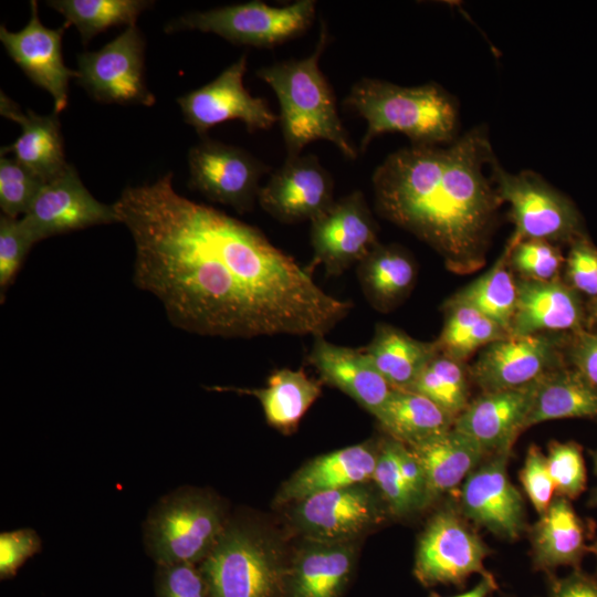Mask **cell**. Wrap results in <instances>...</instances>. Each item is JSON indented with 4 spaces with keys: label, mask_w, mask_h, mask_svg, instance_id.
<instances>
[{
    "label": "cell",
    "mask_w": 597,
    "mask_h": 597,
    "mask_svg": "<svg viewBox=\"0 0 597 597\" xmlns=\"http://www.w3.org/2000/svg\"><path fill=\"white\" fill-rule=\"evenodd\" d=\"M174 174L114 203L135 245L134 283L170 323L224 338L325 336L353 308L258 228L176 192Z\"/></svg>",
    "instance_id": "6da1fadb"
},
{
    "label": "cell",
    "mask_w": 597,
    "mask_h": 597,
    "mask_svg": "<svg viewBox=\"0 0 597 597\" xmlns=\"http://www.w3.org/2000/svg\"><path fill=\"white\" fill-rule=\"evenodd\" d=\"M496 161L484 126L449 145L398 149L373 174L376 211L433 248L450 271L471 273L485 262L502 205Z\"/></svg>",
    "instance_id": "7a4b0ae2"
},
{
    "label": "cell",
    "mask_w": 597,
    "mask_h": 597,
    "mask_svg": "<svg viewBox=\"0 0 597 597\" xmlns=\"http://www.w3.org/2000/svg\"><path fill=\"white\" fill-rule=\"evenodd\" d=\"M328 41L326 23L322 22L318 41L310 55L256 71V76L273 90L279 101V123L287 157L301 155L315 140L332 143L348 159L358 156L338 115L334 91L320 69V57Z\"/></svg>",
    "instance_id": "3957f363"
},
{
    "label": "cell",
    "mask_w": 597,
    "mask_h": 597,
    "mask_svg": "<svg viewBox=\"0 0 597 597\" xmlns=\"http://www.w3.org/2000/svg\"><path fill=\"white\" fill-rule=\"evenodd\" d=\"M344 106L367 124L360 153L385 133L404 134L412 146H444L458 138L457 101L437 83L408 87L363 77L350 87Z\"/></svg>",
    "instance_id": "277c9868"
},
{
    "label": "cell",
    "mask_w": 597,
    "mask_h": 597,
    "mask_svg": "<svg viewBox=\"0 0 597 597\" xmlns=\"http://www.w3.org/2000/svg\"><path fill=\"white\" fill-rule=\"evenodd\" d=\"M229 515L224 502L208 490L178 488L149 510L143 537L148 556L158 565H199L210 553Z\"/></svg>",
    "instance_id": "5b68a950"
},
{
    "label": "cell",
    "mask_w": 597,
    "mask_h": 597,
    "mask_svg": "<svg viewBox=\"0 0 597 597\" xmlns=\"http://www.w3.org/2000/svg\"><path fill=\"white\" fill-rule=\"evenodd\" d=\"M198 567L208 597H277L283 582L277 547L243 517L229 519Z\"/></svg>",
    "instance_id": "8992f818"
},
{
    "label": "cell",
    "mask_w": 597,
    "mask_h": 597,
    "mask_svg": "<svg viewBox=\"0 0 597 597\" xmlns=\"http://www.w3.org/2000/svg\"><path fill=\"white\" fill-rule=\"evenodd\" d=\"M315 12L314 0H298L283 7L250 1L186 13L169 22L165 31L198 30L234 44L273 48L307 31Z\"/></svg>",
    "instance_id": "52a82bcc"
},
{
    "label": "cell",
    "mask_w": 597,
    "mask_h": 597,
    "mask_svg": "<svg viewBox=\"0 0 597 597\" xmlns=\"http://www.w3.org/2000/svg\"><path fill=\"white\" fill-rule=\"evenodd\" d=\"M492 177L501 202L510 207L515 226L510 239L513 243L525 239L572 243L584 235L575 205L538 174L532 170L511 174L496 161Z\"/></svg>",
    "instance_id": "ba28073f"
},
{
    "label": "cell",
    "mask_w": 597,
    "mask_h": 597,
    "mask_svg": "<svg viewBox=\"0 0 597 597\" xmlns=\"http://www.w3.org/2000/svg\"><path fill=\"white\" fill-rule=\"evenodd\" d=\"M145 40L140 30L127 29L103 48L77 55V83L101 103L151 106L156 97L144 76Z\"/></svg>",
    "instance_id": "9c48e42d"
},
{
    "label": "cell",
    "mask_w": 597,
    "mask_h": 597,
    "mask_svg": "<svg viewBox=\"0 0 597 597\" xmlns=\"http://www.w3.org/2000/svg\"><path fill=\"white\" fill-rule=\"evenodd\" d=\"M189 187L239 213L254 208L270 167L243 148L202 138L188 154Z\"/></svg>",
    "instance_id": "30bf717a"
},
{
    "label": "cell",
    "mask_w": 597,
    "mask_h": 597,
    "mask_svg": "<svg viewBox=\"0 0 597 597\" xmlns=\"http://www.w3.org/2000/svg\"><path fill=\"white\" fill-rule=\"evenodd\" d=\"M313 259L308 265H322L336 276L363 261L378 242V226L362 191L355 190L311 221Z\"/></svg>",
    "instance_id": "8fae6325"
},
{
    "label": "cell",
    "mask_w": 597,
    "mask_h": 597,
    "mask_svg": "<svg viewBox=\"0 0 597 597\" xmlns=\"http://www.w3.org/2000/svg\"><path fill=\"white\" fill-rule=\"evenodd\" d=\"M245 72L243 54L213 81L178 97L185 122L202 138L213 126L228 121L242 122L250 133L268 130L279 121L265 98L252 96L244 87Z\"/></svg>",
    "instance_id": "7c38bea8"
},
{
    "label": "cell",
    "mask_w": 597,
    "mask_h": 597,
    "mask_svg": "<svg viewBox=\"0 0 597 597\" xmlns=\"http://www.w3.org/2000/svg\"><path fill=\"white\" fill-rule=\"evenodd\" d=\"M488 548L481 538L450 510L434 514L419 537L415 575L426 586L463 585L469 576L489 575Z\"/></svg>",
    "instance_id": "4fadbf2b"
},
{
    "label": "cell",
    "mask_w": 597,
    "mask_h": 597,
    "mask_svg": "<svg viewBox=\"0 0 597 597\" xmlns=\"http://www.w3.org/2000/svg\"><path fill=\"white\" fill-rule=\"evenodd\" d=\"M20 219L35 243L53 235L119 222L114 203L95 199L72 165L43 184Z\"/></svg>",
    "instance_id": "5bb4252c"
},
{
    "label": "cell",
    "mask_w": 597,
    "mask_h": 597,
    "mask_svg": "<svg viewBox=\"0 0 597 597\" xmlns=\"http://www.w3.org/2000/svg\"><path fill=\"white\" fill-rule=\"evenodd\" d=\"M355 484L311 495L293 510V522L306 540L315 543H352L383 520L376 495Z\"/></svg>",
    "instance_id": "9a60e30c"
},
{
    "label": "cell",
    "mask_w": 597,
    "mask_h": 597,
    "mask_svg": "<svg viewBox=\"0 0 597 597\" xmlns=\"http://www.w3.org/2000/svg\"><path fill=\"white\" fill-rule=\"evenodd\" d=\"M334 201L332 175L313 154L286 157L258 197L261 208L283 223L311 222Z\"/></svg>",
    "instance_id": "2e32d148"
},
{
    "label": "cell",
    "mask_w": 597,
    "mask_h": 597,
    "mask_svg": "<svg viewBox=\"0 0 597 597\" xmlns=\"http://www.w3.org/2000/svg\"><path fill=\"white\" fill-rule=\"evenodd\" d=\"M558 367V338L547 334H507L483 348L471 375L485 392L527 386Z\"/></svg>",
    "instance_id": "e0dca14e"
},
{
    "label": "cell",
    "mask_w": 597,
    "mask_h": 597,
    "mask_svg": "<svg viewBox=\"0 0 597 597\" xmlns=\"http://www.w3.org/2000/svg\"><path fill=\"white\" fill-rule=\"evenodd\" d=\"M31 15L27 25L18 32L0 27V41L9 56L24 74L53 97V113L59 114L69 103V83L77 78V71L69 69L63 61L62 36L67 27L59 29L43 25L38 2H30Z\"/></svg>",
    "instance_id": "ac0fdd59"
},
{
    "label": "cell",
    "mask_w": 597,
    "mask_h": 597,
    "mask_svg": "<svg viewBox=\"0 0 597 597\" xmlns=\"http://www.w3.org/2000/svg\"><path fill=\"white\" fill-rule=\"evenodd\" d=\"M489 457L462 483L461 510L493 534L514 540L524 530V501L507 475L510 454Z\"/></svg>",
    "instance_id": "d6986e66"
},
{
    "label": "cell",
    "mask_w": 597,
    "mask_h": 597,
    "mask_svg": "<svg viewBox=\"0 0 597 597\" xmlns=\"http://www.w3.org/2000/svg\"><path fill=\"white\" fill-rule=\"evenodd\" d=\"M534 383L483 392L454 419L453 429L473 440L486 457L511 454L517 436L525 430Z\"/></svg>",
    "instance_id": "ffe728a7"
},
{
    "label": "cell",
    "mask_w": 597,
    "mask_h": 597,
    "mask_svg": "<svg viewBox=\"0 0 597 597\" xmlns=\"http://www.w3.org/2000/svg\"><path fill=\"white\" fill-rule=\"evenodd\" d=\"M306 362L317 370L322 383L345 392L376 419L394 389L362 348L339 346L325 336L314 337Z\"/></svg>",
    "instance_id": "44dd1931"
},
{
    "label": "cell",
    "mask_w": 597,
    "mask_h": 597,
    "mask_svg": "<svg viewBox=\"0 0 597 597\" xmlns=\"http://www.w3.org/2000/svg\"><path fill=\"white\" fill-rule=\"evenodd\" d=\"M583 323L584 310L579 293L567 283L559 280L517 281V298L509 334L567 331L577 334L584 331Z\"/></svg>",
    "instance_id": "7402d4cb"
},
{
    "label": "cell",
    "mask_w": 597,
    "mask_h": 597,
    "mask_svg": "<svg viewBox=\"0 0 597 597\" xmlns=\"http://www.w3.org/2000/svg\"><path fill=\"white\" fill-rule=\"evenodd\" d=\"M378 447L370 442L349 446L307 462L281 488L276 504H295L311 495L371 480Z\"/></svg>",
    "instance_id": "603a6c76"
},
{
    "label": "cell",
    "mask_w": 597,
    "mask_h": 597,
    "mask_svg": "<svg viewBox=\"0 0 597 597\" xmlns=\"http://www.w3.org/2000/svg\"><path fill=\"white\" fill-rule=\"evenodd\" d=\"M0 113L22 129L13 144L1 148V156L12 154L43 182L54 179L67 167L57 114L39 115L31 109L23 113L3 92L0 94Z\"/></svg>",
    "instance_id": "cb8c5ba5"
},
{
    "label": "cell",
    "mask_w": 597,
    "mask_h": 597,
    "mask_svg": "<svg viewBox=\"0 0 597 597\" xmlns=\"http://www.w3.org/2000/svg\"><path fill=\"white\" fill-rule=\"evenodd\" d=\"M322 381L311 378L303 369L273 370L263 388L210 387L216 391H233L254 396L261 404L268 423L290 434L322 394Z\"/></svg>",
    "instance_id": "d4e9b609"
},
{
    "label": "cell",
    "mask_w": 597,
    "mask_h": 597,
    "mask_svg": "<svg viewBox=\"0 0 597 597\" xmlns=\"http://www.w3.org/2000/svg\"><path fill=\"white\" fill-rule=\"evenodd\" d=\"M532 528L534 563L537 568L578 566L585 552L586 526L568 499H553Z\"/></svg>",
    "instance_id": "484cf974"
},
{
    "label": "cell",
    "mask_w": 597,
    "mask_h": 597,
    "mask_svg": "<svg viewBox=\"0 0 597 597\" xmlns=\"http://www.w3.org/2000/svg\"><path fill=\"white\" fill-rule=\"evenodd\" d=\"M596 417L597 389L574 367H558L534 383L525 429L555 419Z\"/></svg>",
    "instance_id": "4316f807"
},
{
    "label": "cell",
    "mask_w": 597,
    "mask_h": 597,
    "mask_svg": "<svg viewBox=\"0 0 597 597\" xmlns=\"http://www.w3.org/2000/svg\"><path fill=\"white\" fill-rule=\"evenodd\" d=\"M409 448L423 468L431 499L464 482L486 457L473 440L453 427Z\"/></svg>",
    "instance_id": "83f0119b"
},
{
    "label": "cell",
    "mask_w": 597,
    "mask_h": 597,
    "mask_svg": "<svg viewBox=\"0 0 597 597\" xmlns=\"http://www.w3.org/2000/svg\"><path fill=\"white\" fill-rule=\"evenodd\" d=\"M358 282L370 305L380 312L395 308L411 291L416 265L398 245L378 243L358 263Z\"/></svg>",
    "instance_id": "f1b7e54d"
},
{
    "label": "cell",
    "mask_w": 597,
    "mask_h": 597,
    "mask_svg": "<svg viewBox=\"0 0 597 597\" xmlns=\"http://www.w3.org/2000/svg\"><path fill=\"white\" fill-rule=\"evenodd\" d=\"M362 349L394 389H409L439 353L436 342L415 339L387 324H378L373 339Z\"/></svg>",
    "instance_id": "f546056e"
},
{
    "label": "cell",
    "mask_w": 597,
    "mask_h": 597,
    "mask_svg": "<svg viewBox=\"0 0 597 597\" xmlns=\"http://www.w3.org/2000/svg\"><path fill=\"white\" fill-rule=\"evenodd\" d=\"M295 558L292 569L293 597H338L355 559L352 543H315Z\"/></svg>",
    "instance_id": "4dcf8cb0"
},
{
    "label": "cell",
    "mask_w": 597,
    "mask_h": 597,
    "mask_svg": "<svg viewBox=\"0 0 597 597\" xmlns=\"http://www.w3.org/2000/svg\"><path fill=\"white\" fill-rule=\"evenodd\" d=\"M377 420L390 438L408 447L450 430L454 422L432 400L407 389H392Z\"/></svg>",
    "instance_id": "1f68e13d"
},
{
    "label": "cell",
    "mask_w": 597,
    "mask_h": 597,
    "mask_svg": "<svg viewBox=\"0 0 597 597\" xmlns=\"http://www.w3.org/2000/svg\"><path fill=\"white\" fill-rule=\"evenodd\" d=\"M516 298L517 281L509 264L506 245L496 263L486 273L459 291L449 302L475 308L498 323L509 334Z\"/></svg>",
    "instance_id": "d6a6232c"
},
{
    "label": "cell",
    "mask_w": 597,
    "mask_h": 597,
    "mask_svg": "<svg viewBox=\"0 0 597 597\" xmlns=\"http://www.w3.org/2000/svg\"><path fill=\"white\" fill-rule=\"evenodd\" d=\"M46 4L60 12L69 25L78 30L83 44L111 27L136 25L138 15L154 2L146 0H50Z\"/></svg>",
    "instance_id": "836d02e7"
},
{
    "label": "cell",
    "mask_w": 597,
    "mask_h": 597,
    "mask_svg": "<svg viewBox=\"0 0 597 597\" xmlns=\"http://www.w3.org/2000/svg\"><path fill=\"white\" fill-rule=\"evenodd\" d=\"M446 321L436 342L440 353L464 360L476 349L507 335L494 321L475 308L460 303L447 302Z\"/></svg>",
    "instance_id": "e575fe53"
},
{
    "label": "cell",
    "mask_w": 597,
    "mask_h": 597,
    "mask_svg": "<svg viewBox=\"0 0 597 597\" xmlns=\"http://www.w3.org/2000/svg\"><path fill=\"white\" fill-rule=\"evenodd\" d=\"M418 392L455 419L469 405L467 375L461 362L438 353L409 389Z\"/></svg>",
    "instance_id": "d590c367"
},
{
    "label": "cell",
    "mask_w": 597,
    "mask_h": 597,
    "mask_svg": "<svg viewBox=\"0 0 597 597\" xmlns=\"http://www.w3.org/2000/svg\"><path fill=\"white\" fill-rule=\"evenodd\" d=\"M509 264L521 279L538 282L558 280L565 259L558 244L540 239L509 241Z\"/></svg>",
    "instance_id": "8d00e7d4"
},
{
    "label": "cell",
    "mask_w": 597,
    "mask_h": 597,
    "mask_svg": "<svg viewBox=\"0 0 597 597\" xmlns=\"http://www.w3.org/2000/svg\"><path fill=\"white\" fill-rule=\"evenodd\" d=\"M371 480L391 513L402 516L417 510L399 470V441L389 438L379 444Z\"/></svg>",
    "instance_id": "74e56055"
},
{
    "label": "cell",
    "mask_w": 597,
    "mask_h": 597,
    "mask_svg": "<svg viewBox=\"0 0 597 597\" xmlns=\"http://www.w3.org/2000/svg\"><path fill=\"white\" fill-rule=\"evenodd\" d=\"M43 181L19 164L14 158H0V208L2 214L10 218L23 217Z\"/></svg>",
    "instance_id": "f35d334b"
},
{
    "label": "cell",
    "mask_w": 597,
    "mask_h": 597,
    "mask_svg": "<svg viewBox=\"0 0 597 597\" xmlns=\"http://www.w3.org/2000/svg\"><path fill=\"white\" fill-rule=\"evenodd\" d=\"M547 469L558 496L574 500L586 488V467L582 448L573 441H553L546 455Z\"/></svg>",
    "instance_id": "ab89813d"
},
{
    "label": "cell",
    "mask_w": 597,
    "mask_h": 597,
    "mask_svg": "<svg viewBox=\"0 0 597 597\" xmlns=\"http://www.w3.org/2000/svg\"><path fill=\"white\" fill-rule=\"evenodd\" d=\"M35 244L20 218L0 217V297L14 282L30 249Z\"/></svg>",
    "instance_id": "60d3db41"
},
{
    "label": "cell",
    "mask_w": 597,
    "mask_h": 597,
    "mask_svg": "<svg viewBox=\"0 0 597 597\" xmlns=\"http://www.w3.org/2000/svg\"><path fill=\"white\" fill-rule=\"evenodd\" d=\"M569 244L565 259L567 284L577 293L597 297V248L585 234Z\"/></svg>",
    "instance_id": "b9f144b4"
},
{
    "label": "cell",
    "mask_w": 597,
    "mask_h": 597,
    "mask_svg": "<svg viewBox=\"0 0 597 597\" xmlns=\"http://www.w3.org/2000/svg\"><path fill=\"white\" fill-rule=\"evenodd\" d=\"M155 587L157 597H208L198 565H158Z\"/></svg>",
    "instance_id": "7bdbcfd3"
},
{
    "label": "cell",
    "mask_w": 597,
    "mask_h": 597,
    "mask_svg": "<svg viewBox=\"0 0 597 597\" xmlns=\"http://www.w3.org/2000/svg\"><path fill=\"white\" fill-rule=\"evenodd\" d=\"M520 480L535 511L540 515L544 514L553 501L555 488L547 469L546 457L534 444L527 450Z\"/></svg>",
    "instance_id": "ee69618b"
},
{
    "label": "cell",
    "mask_w": 597,
    "mask_h": 597,
    "mask_svg": "<svg viewBox=\"0 0 597 597\" xmlns=\"http://www.w3.org/2000/svg\"><path fill=\"white\" fill-rule=\"evenodd\" d=\"M41 551V538L33 528H19L0 534V578L13 577L18 569Z\"/></svg>",
    "instance_id": "f6af8a7d"
},
{
    "label": "cell",
    "mask_w": 597,
    "mask_h": 597,
    "mask_svg": "<svg viewBox=\"0 0 597 597\" xmlns=\"http://www.w3.org/2000/svg\"><path fill=\"white\" fill-rule=\"evenodd\" d=\"M399 470L417 510L421 509L431 500L426 474L415 452L401 442H399Z\"/></svg>",
    "instance_id": "bcb514c9"
},
{
    "label": "cell",
    "mask_w": 597,
    "mask_h": 597,
    "mask_svg": "<svg viewBox=\"0 0 597 597\" xmlns=\"http://www.w3.org/2000/svg\"><path fill=\"white\" fill-rule=\"evenodd\" d=\"M570 359L574 368L597 389V332L576 334Z\"/></svg>",
    "instance_id": "7dc6e473"
},
{
    "label": "cell",
    "mask_w": 597,
    "mask_h": 597,
    "mask_svg": "<svg viewBox=\"0 0 597 597\" xmlns=\"http://www.w3.org/2000/svg\"><path fill=\"white\" fill-rule=\"evenodd\" d=\"M551 597H597V577L575 570L551 584Z\"/></svg>",
    "instance_id": "c3c4849f"
},
{
    "label": "cell",
    "mask_w": 597,
    "mask_h": 597,
    "mask_svg": "<svg viewBox=\"0 0 597 597\" xmlns=\"http://www.w3.org/2000/svg\"><path fill=\"white\" fill-rule=\"evenodd\" d=\"M496 588V583L493 575L482 576L481 580L470 590L451 597H488L491 591ZM430 597H442L437 594H431Z\"/></svg>",
    "instance_id": "681fc988"
},
{
    "label": "cell",
    "mask_w": 597,
    "mask_h": 597,
    "mask_svg": "<svg viewBox=\"0 0 597 597\" xmlns=\"http://www.w3.org/2000/svg\"><path fill=\"white\" fill-rule=\"evenodd\" d=\"M588 551L591 552L597 559V541H595L590 546H588Z\"/></svg>",
    "instance_id": "f907efd6"
},
{
    "label": "cell",
    "mask_w": 597,
    "mask_h": 597,
    "mask_svg": "<svg viewBox=\"0 0 597 597\" xmlns=\"http://www.w3.org/2000/svg\"><path fill=\"white\" fill-rule=\"evenodd\" d=\"M591 505H597V489L594 491L591 499H590Z\"/></svg>",
    "instance_id": "816d5d0a"
},
{
    "label": "cell",
    "mask_w": 597,
    "mask_h": 597,
    "mask_svg": "<svg viewBox=\"0 0 597 597\" xmlns=\"http://www.w3.org/2000/svg\"><path fill=\"white\" fill-rule=\"evenodd\" d=\"M595 471L597 473V453L595 454Z\"/></svg>",
    "instance_id": "f5cc1de1"
},
{
    "label": "cell",
    "mask_w": 597,
    "mask_h": 597,
    "mask_svg": "<svg viewBox=\"0 0 597 597\" xmlns=\"http://www.w3.org/2000/svg\"><path fill=\"white\" fill-rule=\"evenodd\" d=\"M595 300H596L595 310H596V315H597V297H595Z\"/></svg>",
    "instance_id": "db71d44e"
}]
</instances>
